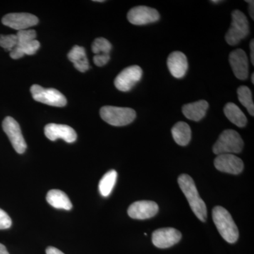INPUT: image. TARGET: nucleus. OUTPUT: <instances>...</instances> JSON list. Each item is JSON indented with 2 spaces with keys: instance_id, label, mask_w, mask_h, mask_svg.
Segmentation results:
<instances>
[{
  "instance_id": "obj_1",
  "label": "nucleus",
  "mask_w": 254,
  "mask_h": 254,
  "mask_svg": "<svg viewBox=\"0 0 254 254\" xmlns=\"http://www.w3.org/2000/svg\"><path fill=\"white\" fill-rule=\"evenodd\" d=\"M178 184L195 216L199 219L200 221H206V205L203 199L200 198L193 179L190 175L183 174L179 177Z\"/></svg>"
},
{
  "instance_id": "obj_2",
  "label": "nucleus",
  "mask_w": 254,
  "mask_h": 254,
  "mask_svg": "<svg viewBox=\"0 0 254 254\" xmlns=\"http://www.w3.org/2000/svg\"><path fill=\"white\" fill-rule=\"evenodd\" d=\"M213 219L222 238L228 243H235L239 239V230L230 213L222 206H215Z\"/></svg>"
},
{
  "instance_id": "obj_3",
  "label": "nucleus",
  "mask_w": 254,
  "mask_h": 254,
  "mask_svg": "<svg viewBox=\"0 0 254 254\" xmlns=\"http://www.w3.org/2000/svg\"><path fill=\"white\" fill-rule=\"evenodd\" d=\"M244 148V141L238 132L232 129L222 131L213 147L215 154L240 153Z\"/></svg>"
},
{
  "instance_id": "obj_4",
  "label": "nucleus",
  "mask_w": 254,
  "mask_h": 254,
  "mask_svg": "<svg viewBox=\"0 0 254 254\" xmlns=\"http://www.w3.org/2000/svg\"><path fill=\"white\" fill-rule=\"evenodd\" d=\"M250 23L247 16L240 10H235L232 14V23L225 35V40L230 46H237L250 34Z\"/></svg>"
},
{
  "instance_id": "obj_5",
  "label": "nucleus",
  "mask_w": 254,
  "mask_h": 254,
  "mask_svg": "<svg viewBox=\"0 0 254 254\" xmlns=\"http://www.w3.org/2000/svg\"><path fill=\"white\" fill-rule=\"evenodd\" d=\"M100 117L112 126L123 127L134 121L136 113L134 110L128 108L104 106L100 109Z\"/></svg>"
},
{
  "instance_id": "obj_6",
  "label": "nucleus",
  "mask_w": 254,
  "mask_h": 254,
  "mask_svg": "<svg viewBox=\"0 0 254 254\" xmlns=\"http://www.w3.org/2000/svg\"><path fill=\"white\" fill-rule=\"evenodd\" d=\"M31 92L33 99L44 104L55 107H64L66 99L63 93L55 88H44L39 85L31 86Z\"/></svg>"
},
{
  "instance_id": "obj_7",
  "label": "nucleus",
  "mask_w": 254,
  "mask_h": 254,
  "mask_svg": "<svg viewBox=\"0 0 254 254\" xmlns=\"http://www.w3.org/2000/svg\"><path fill=\"white\" fill-rule=\"evenodd\" d=\"M2 128L6 136L9 137L14 150L19 154L25 153L27 145L17 122L11 117H6L3 121Z\"/></svg>"
},
{
  "instance_id": "obj_8",
  "label": "nucleus",
  "mask_w": 254,
  "mask_h": 254,
  "mask_svg": "<svg viewBox=\"0 0 254 254\" xmlns=\"http://www.w3.org/2000/svg\"><path fill=\"white\" fill-rule=\"evenodd\" d=\"M143 71L137 65L128 66L123 70L115 78V86L119 91L128 92L141 81Z\"/></svg>"
},
{
  "instance_id": "obj_9",
  "label": "nucleus",
  "mask_w": 254,
  "mask_h": 254,
  "mask_svg": "<svg viewBox=\"0 0 254 254\" xmlns=\"http://www.w3.org/2000/svg\"><path fill=\"white\" fill-rule=\"evenodd\" d=\"M128 21L136 26H143L156 22L160 19V14L156 9L146 6L132 8L127 14Z\"/></svg>"
},
{
  "instance_id": "obj_10",
  "label": "nucleus",
  "mask_w": 254,
  "mask_h": 254,
  "mask_svg": "<svg viewBox=\"0 0 254 254\" xmlns=\"http://www.w3.org/2000/svg\"><path fill=\"white\" fill-rule=\"evenodd\" d=\"M1 22L4 26L20 31L36 26L39 20L37 16L28 13H11L5 15Z\"/></svg>"
},
{
  "instance_id": "obj_11",
  "label": "nucleus",
  "mask_w": 254,
  "mask_h": 254,
  "mask_svg": "<svg viewBox=\"0 0 254 254\" xmlns=\"http://www.w3.org/2000/svg\"><path fill=\"white\" fill-rule=\"evenodd\" d=\"M181 239V232L172 227L158 229L152 235L153 245L160 249L170 248L178 243Z\"/></svg>"
},
{
  "instance_id": "obj_12",
  "label": "nucleus",
  "mask_w": 254,
  "mask_h": 254,
  "mask_svg": "<svg viewBox=\"0 0 254 254\" xmlns=\"http://www.w3.org/2000/svg\"><path fill=\"white\" fill-rule=\"evenodd\" d=\"M159 210L158 205L152 200H139L132 203L128 208L130 218L145 220L154 217Z\"/></svg>"
},
{
  "instance_id": "obj_13",
  "label": "nucleus",
  "mask_w": 254,
  "mask_h": 254,
  "mask_svg": "<svg viewBox=\"0 0 254 254\" xmlns=\"http://www.w3.org/2000/svg\"><path fill=\"white\" fill-rule=\"evenodd\" d=\"M215 168L222 173L238 175L244 170L242 159L234 154L218 155L214 160Z\"/></svg>"
},
{
  "instance_id": "obj_14",
  "label": "nucleus",
  "mask_w": 254,
  "mask_h": 254,
  "mask_svg": "<svg viewBox=\"0 0 254 254\" xmlns=\"http://www.w3.org/2000/svg\"><path fill=\"white\" fill-rule=\"evenodd\" d=\"M45 134L50 141H56L62 138L66 143H73L76 141L77 135L71 127L58 124H49L45 127Z\"/></svg>"
},
{
  "instance_id": "obj_15",
  "label": "nucleus",
  "mask_w": 254,
  "mask_h": 254,
  "mask_svg": "<svg viewBox=\"0 0 254 254\" xmlns=\"http://www.w3.org/2000/svg\"><path fill=\"white\" fill-rule=\"evenodd\" d=\"M229 62L234 74L238 79H247L249 76V60L243 50L237 49L232 51L229 56Z\"/></svg>"
},
{
  "instance_id": "obj_16",
  "label": "nucleus",
  "mask_w": 254,
  "mask_h": 254,
  "mask_svg": "<svg viewBox=\"0 0 254 254\" xmlns=\"http://www.w3.org/2000/svg\"><path fill=\"white\" fill-rule=\"evenodd\" d=\"M168 67L174 77L182 78L186 75L189 64L186 55L181 52H173L169 55Z\"/></svg>"
},
{
  "instance_id": "obj_17",
  "label": "nucleus",
  "mask_w": 254,
  "mask_h": 254,
  "mask_svg": "<svg viewBox=\"0 0 254 254\" xmlns=\"http://www.w3.org/2000/svg\"><path fill=\"white\" fill-rule=\"evenodd\" d=\"M208 103L201 100L182 107V113L188 120L198 122L204 118L208 109Z\"/></svg>"
},
{
  "instance_id": "obj_18",
  "label": "nucleus",
  "mask_w": 254,
  "mask_h": 254,
  "mask_svg": "<svg viewBox=\"0 0 254 254\" xmlns=\"http://www.w3.org/2000/svg\"><path fill=\"white\" fill-rule=\"evenodd\" d=\"M46 200L50 205L55 208L69 210L72 208V203L68 195L59 190H52L48 191Z\"/></svg>"
},
{
  "instance_id": "obj_19",
  "label": "nucleus",
  "mask_w": 254,
  "mask_h": 254,
  "mask_svg": "<svg viewBox=\"0 0 254 254\" xmlns=\"http://www.w3.org/2000/svg\"><path fill=\"white\" fill-rule=\"evenodd\" d=\"M68 58L73 64V66L78 71L86 72L89 69V63L87 59L86 50L83 47H73L68 53Z\"/></svg>"
},
{
  "instance_id": "obj_20",
  "label": "nucleus",
  "mask_w": 254,
  "mask_h": 254,
  "mask_svg": "<svg viewBox=\"0 0 254 254\" xmlns=\"http://www.w3.org/2000/svg\"><path fill=\"white\" fill-rule=\"evenodd\" d=\"M172 135L177 144L185 146L190 143L191 138V130L188 124L179 122L172 128Z\"/></svg>"
},
{
  "instance_id": "obj_21",
  "label": "nucleus",
  "mask_w": 254,
  "mask_h": 254,
  "mask_svg": "<svg viewBox=\"0 0 254 254\" xmlns=\"http://www.w3.org/2000/svg\"><path fill=\"white\" fill-rule=\"evenodd\" d=\"M224 113L226 118L236 126L242 128L247 125V117L242 110L235 103H227L224 108Z\"/></svg>"
},
{
  "instance_id": "obj_22",
  "label": "nucleus",
  "mask_w": 254,
  "mask_h": 254,
  "mask_svg": "<svg viewBox=\"0 0 254 254\" xmlns=\"http://www.w3.org/2000/svg\"><path fill=\"white\" fill-rule=\"evenodd\" d=\"M41 47L39 41L37 40L29 42L23 45H18L10 52V57L12 59L18 60L23 58L25 55H33L36 54Z\"/></svg>"
},
{
  "instance_id": "obj_23",
  "label": "nucleus",
  "mask_w": 254,
  "mask_h": 254,
  "mask_svg": "<svg viewBox=\"0 0 254 254\" xmlns=\"http://www.w3.org/2000/svg\"><path fill=\"white\" fill-rule=\"evenodd\" d=\"M118 173L115 170L108 172L102 177L98 185V190L100 194L104 197H108L113 191L114 187L116 184Z\"/></svg>"
},
{
  "instance_id": "obj_24",
  "label": "nucleus",
  "mask_w": 254,
  "mask_h": 254,
  "mask_svg": "<svg viewBox=\"0 0 254 254\" xmlns=\"http://www.w3.org/2000/svg\"><path fill=\"white\" fill-rule=\"evenodd\" d=\"M238 99L242 105L247 108V111L252 116L254 115V104L252 91L249 87L242 86L237 89Z\"/></svg>"
},
{
  "instance_id": "obj_25",
  "label": "nucleus",
  "mask_w": 254,
  "mask_h": 254,
  "mask_svg": "<svg viewBox=\"0 0 254 254\" xmlns=\"http://www.w3.org/2000/svg\"><path fill=\"white\" fill-rule=\"evenodd\" d=\"M111 50V43L104 38H96L92 44V51L95 55H110Z\"/></svg>"
},
{
  "instance_id": "obj_26",
  "label": "nucleus",
  "mask_w": 254,
  "mask_h": 254,
  "mask_svg": "<svg viewBox=\"0 0 254 254\" xmlns=\"http://www.w3.org/2000/svg\"><path fill=\"white\" fill-rule=\"evenodd\" d=\"M18 38L16 35H1L0 36V46L5 50L11 52L17 46Z\"/></svg>"
},
{
  "instance_id": "obj_27",
  "label": "nucleus",
  "mask_w": 254,
  "mask_h": 254,
  "mask_svg": "<svg viewBox=\"0 0 254 254\" xmlns=\"http://www.w3.org/2000/svg\"><path fill=\"white\" fill-rule=\"evenodd\" d=\"M16 36L18 38V45H23L34 41L36 38V32L34 30H23L18 31Z\"/></svg>"
},
{
  "instance_id": "obj_28",
  "label": "nucleus",
  "mask_w": 254,
  "mask_h": 254,
  "mask_svg": "<svg viewBox=\"0 0 254 254\" xmlns=\"http://www.w3.org/2000/svg\"><path fill=\"white\" fill-rule=\"evenodd\" d=\"M12 221L4 210L0 208V230H5V229H9L11 226Z\"/></svg>"
},
{
  "instance_id": "obj_29",
  "label": "nucleus",
  "mask_w": 254,
  "mask_h": 254,
  "mask_svg": "<svg viewBox=\"0 0 254 254\" xmlns=\"http://www.w3.org/2000/svg\"><path fill=\"white\" fill-rule=\"evenodd\" d=\"M110 56L109 54L95 55L93 58V62L95 64L98 66H103L110 61Z\"/></svg>"
},
{
  "instance_id": "obj_30",
  "label": "nucleus",
  "mask_w": 254,
  "mask_h": 254,
  "mask_svg": "<svg viewBox=\"0 0 254 254\" xmlns=\"http://www.w3.org/2000/svg\"><path fill=\"white\" fill-rule=\"evenodd\" d=\"M46 254H64L58 249L53 247H49L46 249Z\"/></svg>"
},
{
  "instance_id": "obj_31",
  "label": "nucleus",
  "mask_w": 254,
  "mask_h": 254,
  "mask_svg": "<svg viewBox=\"0 0 254 254\" xmlns=\"http://www.w3.org/2000/svg\"><path fill=\"white\" fill-rule=\"evenodd\" d=\"M250 56L251 61H252V64H254V40H252L250 43Z\"/></svg>"
},
{
  "instance_id": "obj_32",
  "label": "nucleus",
  "mask_w": 254,
  "mask_h": 254,
  "mask_svg": "<svg viewBox=\"0 0 254 254\" xmlns=\"http://www.w3.org/2000/svg\"><path fill=\"white\" fill-rule=\"evenodd\" d=\"M246 2H248L249 4H250V9H249V11H250L251 17L252 18V19H254V1H248V0H247Z\"/></svg>"
},
{
  "instance_id": "obj_33",
  "label": "nucleus",
  "mask_w": 254,
  "mask_h": 254,
  "mask_svg": "<svg viewBox=\"0 0 254 254\" xmlns=\"http://www.w3.org/2000/svg\"><path fill=\"white\" fill-rule=\"evenodd\" d=\"M0 254H9L4 245L0 243Z\"/></svg>"
},
{
  "instance_id": "obj_34",
  "label": "nucleus",
  "mask_w": 254,
  "mask_h": 254,
  "mask_svg": "<svg viewBox=\"0 0 254 254\" xmlns=\"http://www.w3.org/2000/svg\"><path fill=\"white\" fill-rule=\"evenodd\" d=\"M252 82L253 84H254V73H252Z\"/></svg>"
},
{
  "instance_id": "obj_35",
  "label": "nucleus",
  "mask_w": 254,
  "mask_h": 254,
  "mask_svg": "<svg viewBox=\"0 0 254 254\" xmlns=\"http://www.w3.org/2000/svg\"><path fill=\"white\" fill-rule=\"evenodd\" d=\"M222 1H214V0H213V1H211V2L212 3H213V4H218L219 2H221Z\"/></svg>"
},
{
  "instance_id": "obj_36",
  "label": "nucleus",
  "mask_w": 254,
  "mask_h": 254,
  "mask_svg": "<svg viewBox=\"0 0 254 254\" xmlns=\"http://www.w3.org/2000/svg\"><path fill=\"white\" fill-rule=\"evenodd\" d=\"M97 1V2H104V1H103V0H96V1Z\"/></svg>"
}]
</instances>
